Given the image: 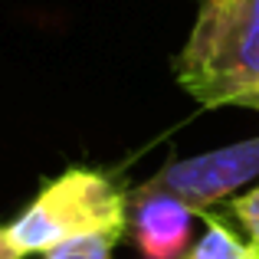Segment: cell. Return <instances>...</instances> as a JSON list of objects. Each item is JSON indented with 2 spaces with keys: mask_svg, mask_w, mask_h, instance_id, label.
I'll use <instances>...</instances> for the list:
<instances>
[{
  "mask_svg": "<svg viewBox=\"0 0 259 259\" xmlns=\"http://www.w3.org/2000/svg\"><path fill=\"white\" fill-rule=\"evenodd\" d=\"M174 76L203 108L259 112V0H197Z\"/></svg>",
  "mask_w": 259,
  "mask_h": 259,
  "instance_id": "6da1fadb",
  "label": "cell"
},
{
  "mask_svg": "<svg viewBox=\"0 0 259 259\" xmlns=\"http://www.w3.org/2000/svg\"><path fill=\"white\" fill-rule=\"evenodd\" d=\"M7 230L23 256L50 253L59 243L92 233L121 236L128 230V197L102 171L69 167L53 177Z\"/></svg>",
  "mask_w": 259,
  "mask_h": 259,
  "instance_id": "7a4b0ae2",
  "label": "cell"
},
{
  "mask_svg": "<svg viewBox=\"0 0 259 259\" xmlns=\"http://www.w3.org/2000/svg\"><path fill=\"white\" fill-rule=\"evenodd\" d=\"M259 177V138H246L236 145L203 151L194 158L167 161L158 174L148 181V187L181 197L197 213H210L213 203H223L240 187Z\"/></svg>",
  "mask_w": 259,
  "mask_h": 259,
  "instance_id": "3957f363",
  "label": "cell"
},
{
  "mask_svg": "<svg viewBox=\"0 0 259 259\" xmlns=\"http://www.w3.org/2000/svg\"><path fill=\"white\" fill-rule=\"evenodd\" d=\"M132 243L141 259H181L190 246L197 213L181 197L154 187H138L132 194Z\"/></svg>",
  "mask_w": 259,
  "mask_h": 259,
  "instance_id": "277c9868",
  "label": "cell"
},
{
  "mask_svg": "<svg viewBox=\"0 0 259 259\" xmlns=\"http://www.w3.org/2000/svg\"><path fill=\"white\" fill-rule=\"evenodd\" d=\"M200 217L207 220V233L197 240V246L184 259H259V249L249 240H240L223 220H217L210 213Z\"/></svg>",
  "mask_w": 259,
  "mask_h": 259,
  "instance_id": "5b68a950",
  "label": "cell"
},
{
  "mask_svg": "<svg viewBox=\"0 0 259 259\" xmlns=\"http://www.w3.org/2000/svg\"><path fill=\"white\" fill-rule=\"evenodd\" d=\"M121 236L112 233H92V236H79V240L59 243L50 253H43V259H112V249Z\"/></svg>",
  "mask_w": 259,
  "mask_h": 259,
  "instance_id": "8992f818",
  "label": "cell"
},
{
  "mask_svg": "<svg viewBox=\"0 0 259 259\" xmlns=\"http://www.w3.org/2000/svg\"><path fill=\"white\" fill-rule=\"evenodd\" d=\"M230 213H233V220L246 230L249 243L259 249V184L249 190V194L236 197V200L230 203Z\"/></svg>",
  "mask_w": 259,
  "mask_h": 259,
  "instance_id": "52a82bcc",
  "label": "cell"
},
{
  "mask_svg": "<svg viewBox=\"0 0 259 259\" xmlns=\"http://www.w3.org/2000/svg\"><path fill=\"white\" fill-rule=\"evenodd\" d=\"M0 259H23V253L17 249V243L10 240V230L0 227Z\"/></svg>",
  "mask_w": 259,
  "mask_h": 259,
  "instance_id": "ba28073f",
  "label": "cell"
}]
</instances>
